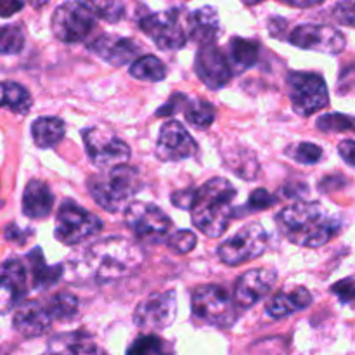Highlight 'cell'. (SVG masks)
<instances>
[{"label": "cell", "mask_w": 355, "mask_h": 355, "mask_svg": "<svg viewBox=\"0 0 355 355\" xmlns=\"http://www.w3.org/2000/svg\"><path fill=\"white\" fill-rule=\"evenodd\" d=\"M354 300H355V298H354Z\"/></svg>", "instance_id": "obj_50"}, {"label": "cell", "mask_w": 355, "mask_h": 355, "mask_svg": "<svg viewBox=\"0 0 355 355\" xmlns=\"http://www.w3.org/2000/svg\"><path fill=\"white\" fill-rule=\"evenodd\" d=\"M130 75L144 82H162L166 76V66L156 55H142L132 62Z\"/></svg>", "instance_id": "obj_29"}, {"label": "cell", "mask_w": 355, "mask_h": 355, "mask_svg": "<svg viewBox=\"0 0 355 355\" xmlns=\"http://www.w3.org/2000/svg\"><path fill=\"white\" fill-rule=\"evenodd\" d=\"M184 116L193 127L207 128L215 120V107L210 103L201 99L184 101Z\"/></svg>", "instance_id": "obj_30"}, {"label": "cell", "mask_w": 355, "mask_h": 355, "mask_svg": "<svg viewBox=\"0 0 355 355\" xmlns=\"http://www.w3.org/2000/svg\"><path fill=\"white\" fill-rule=\"evenodd\" d=\"M24 7V0H0V17H10Z\"/></svg>", "instance_id": "obj_42"}, {"label": "cell", "mask_w": 355, "mask_h": 355, "mask_svg": "<svg viewBox=\"0 0 355 355\" xmlns=\"http://www.w3.org/2000/svg\"><path fill=\"white\" fill-rule=\"evenodd\" d=\"M28 293L26 267L19 259L0 263V315L7 314L23 302Z\"/></svg>", "instance_id": "obj_18"}, {"label": "cell", "mask_w": 355, "mask_h": 355, "mask_svg": "<svg viewBox=\"0 0 355 355\" xmlns=\"http://www.w3.org/2000/svg\"><path fill=\"white\" fill-rule=\"evenodd\" d=\"M331 16L336 23L345 26H355V0H343L338 2L331 10Z\"/></svg>", "instance_id": "obj_38"}, {"label": "cell", "mask_w": 355, "mask_h": 355, "mask_svg": "<svg viewBox=\"0 0 355 355\" xmlns=\"http://www.w3.org/2000/svg\"><path fill=\"white\" fill-rule=\"evenodd\" d=\"M139 172L128 165L114 166L92 175L87 182L92 200L103 210L116 214L130 207L132 198L141 189Z\"/></svg>", "instance_id": "obj_4"}, {"label": "cell", "mask_w": 355, "mask_h": 355, "mask_svg": "<svg viewBox=\"0 0 355 355\" xmlns=\"http://www.w3.org/2000/svg\"><path fill=\"white\" fill-rule=\"evenodd\" d=\"M47 309L52 319L68 321V319L75 318V314L78 312V300L69 293H58L49 300Z\"/></svg>", "instance_id": "obj_31"}, {"label": "cell", "mask_w": 355, "mask_h": 355, "mask_svg": "<svg viewBox=\"0 0 355 355\" xmlns=\"http://www.w3.org/2000/svg\"><path fill=\"white\" fill-rule=\"evenodd\" d=\"M26 260L30 263L31 279H33V286L37 290H47L61 279L62 266H49L40 248L31 250L26 255Z\"/></svg>", "instance_id": "obj_25"}, {"label": "cell", "mask_w": 355, "mask_h": 355, "mask_svg": "<svg viewBox=\"0 0 355 355\" xmlns=\"http://www.w3.org/2000/svg\"><path fill=\"white\" fill-rule=\"evenodd\" d=\"M103 222L99 217L87 211L71 200L62 201L55 215L54 236L59 243L66 246L82 245L92 236L99 234Z\"/></svg>", "instance_id": "obj_5"}, {"label": "cell", "mask_w": 355, "mask_h": 355, "mask_svg": "<svg viewBox=\"0 0 355 355\" xmlns=\"http://www.w3.org/2000/svg\"><path fill=\"white\" fill-rule=\"evenodd\" d=\"M340 94H355V66H350L340 75L338 80Z\"/></svg>", "instance_id": "obj_40"}, {"label": "cell", "mask_w": 355, "mask_h": 355, "mask_svg": "<svg viewBox=\"0 0 355 355\" xmlns=\"http://www.w3.org/2000/svg\"><path fill=\"white\" fill-rule=\"evenodd\" d=\"M54 207V194L44 180L33 179L26 184L23 193V214L30 218H45Z\"/></svg>", "instance_id": "obj_21"}, {"label": "cell", "mask_w": 355, "mask_h": 355, "mask_svg": "<svg viewBox=\"0 0 355 355\" xmlns=\"http://www.w3.org/2000/svg\"><path fill=\"white\" fill-rule=\"evenodd\" d=\"M290 42L295 47L328 55L340 54L347 45L342 31L324 24H300L291 31Z\"/></svg>", "instance_id": "obj_14"}, {"label": "cell", "mask_w": 355, "mask_h": 355, "mask_svg": "<svg viewBox=\"0 0 355 355\" xmlns=\"http://www.w3.org/2000/svg\"><path fill=\"white\" fill-rule=\"evenodd\" d=\"M177 297L175 291L149 295L137 305L134 312V322L141 329H165L175 321Z\"/></svg>", "instance_id": "obj_13"}, {"label": "cell", "mask_w": 355, "mask_h": 355, "mask_svg": "<svg viewBox=\"0 0 355 355\" xmlns=\"http://www.w3.org/2000/svg\"><path fill=\"white\" fill-rule=\"evenodd\" d=\"M260 55V45L255 40L234 37L229 42V62H231L232 73H243L245 69L257 64Z\"/></svg>", "instance_id": "obj_26"}, {"label": "cell", "mask_w": 355, "mask_h": 355, "mask_svg": "<svg viewBox=\"0 0 355 355\" xmlns=\"http://www.w3.org/2000/svg\"><path fill=\"white\" fill-rule=\"evenodd\" d=\"M144 255L141 248L125 238H107L90 245L71 260L75 281L104 284L134 274Z\"/></svg>", "instance_id": "obj_1"}, {"label": "cell", "mask_w": 355, "mask_h": 355, "mask_svg": "<svg viewBox=\"0 0 355 355\" xmlns=\"http://www.w3.org/2000/svg\"><path fill=\"white\" fill-rule=\"evenodd\" d=\"M198 144L182 123L170 120L163 123L156 142V156L162 162H180L196 155Z\"/></svg>", "instance_id": "obj_15"}, {"label": "cell", "mask_w": 355, "mask_h": 355, "mask_svg": "<svg viewBox=\"0 0 355 355\" xmlns=\"http://www.w3.org/2000/svg\"><path fill=\"white\" fill-rule=\"evenodd\" d=\"M236 198V189L229 180L215 179L198 189L194 203L191 207V218L198 231L210 238H218L229 227L234 210L232 201Z\"/></svg>", "instance_id": "obj_3"}, {"label": "cell", "mask_w": 355, "mask_h": 355, "mask_svg": "<svg viewBox=\"0 0 355 355\" xmlns=\"http://www.w3.org/2000/svg\"><path fill=\"white\" fill-rule=\"evenodd\" d=\"M276 279L277 272L270 267H259L243 274L236 283L234 297H232L236 307L250 309L259 304L263 297L269 295L276 284Z\"/></svg>", "instance_id": "obj_16"}, {"label": "cell", "mask_w": 355, "mask_h": 355, "mask_svg": "<svg viewBox=\"0 0 355 355\" xmlns=\"http://www.w3.org/2000/svg\"><path fill=\"white\" fill-rule=\"evenodd\" d=\"M83 141L90 162L104 170L125 165L130 159V148L110 132L87 128L83 130Z\"/></svg>", "instance_id": "obj_12"}, {"label": "cell", "mask_w": 355, "mask_h": 355, "mask_svg": "<svg viewBox=\"0 0 355 355\" xmlns=\"http://www.w3.org/2000/svg\"><path fill=\"white\" fill-rule=\"evenodd\" d=\"M166 243H168V246L175 253H179V255H186V253L193 252L198 239H196V234H193L191 231H186V229H184V231L173 232Z\"/></svg>", "instance_id": "obj_37"}, {"label": "cell", "mask_w": 355, "mask_h": 355, "mask_svg": "<svg viewBox=\"0 0 355 355\" xmlns=\"http://www.w3.org/2000/svg\"><path fill=\"white\" fill-rule=\"evenodd\" d=\"M340 156L345 159L349 165L355 166V141H342L338 146Z\"/></svg>", "instance_id": "obj_44"}, {"label": "cell", "mask_w": 355, "mask_h": 355, "mask_svg": "<svg viewBox=\"0 0 355 355\" xmlns=\"http://www.w3.org/2000/svg\"><path fill=\"white\" fill-rule=\"evenodd\" d=\"M49 355H106L104 350L83 333L55 336L49 343Z\"/></svg>", "instance_id": "obj_23"}, {"label": "cell", "mask_w": 355, "mask_h": 355, "mask_svg": "<svg viewBox=\"0 0 355 355\" xmlns=\"http://www.w3.org/2000/svg\"><path fill=\"white\" fill-rule=\"evenodd\" d=\"M281 2L288 3V6H293V7H312V6H318V3L324 2V0H281Z\"/></svg>", "instance_id": "obj_46"}, {"label": "cell", "mask_w": 355, "mask_h": 355, "mask_svg": "<svg viewBox=\"0 0 355 355\" xmlns=\"http://www.w3.org/2000/svg\"><path fill=\"white\" fill-rule=\"evenodd\" d=\"M354 116L342 113H328L318 120V128L322 132H347L352 130Z\"/></svg>", "instance_id": "obj_36"}, {"label": "cell", "mask_w": 355, "mask_h": 355, "mask_svg": "<svg viewBox=\"0 0 355 355\" xmlns=\"http://www.w3.org/2000/svg\"><path fill=\"white\" fill-rule=\"evenodd\" d=\"M241 2L245 3V6H257V3L263 2V0H241Z\"/></svg>", "instance_id": "obj_48"}, {"label": "cell", "mask_w": 355, "mask_h": 355, "mask_svg": "<svg viewBox=\"0 0 355 355\" xmlns=\"http://www.w3.org/2000/svg\"><path fill=\"white\" fill-rule=\"evenodd\" d=\"M281 234L293 245L319 248L340 231V220L319 203L300 201L279 211L276 218Z\"/></svg>", "instance_id": "obj_2"}, {"label": "cell", "mask_w": 355, "mask_h": 355, "mask_svg": "<svg viewBox=\"0 0 355 355\" xmlns=\"http://www.w3.org/2000/svg\"><path fill=\"white\" fill-rule=\"evenodd\" d=\"M96 26V14L82 2H64L52 14V33L66 44L85 40Z\"/></svg>", "instance_id": "obj_10"}, {"label": "cell", "mask_w": 355, "mask_h": 355, "mask_svg": "<svg viewBox=\"0 0 355 355\" xmlns=\"http://www.w3.org/2000/svg\"><path fill=\"white\" fill-rule=\"evenodd\" d=\"M269 245V236L259 222L245 225L238 234L229 238L218 246L217 253L225 266H241L248 260L263 255Z\"/></svg>", "instance_id": "obj_11"}, {"label": "cell", "mask_w": 355, "mask_h": 355, "mask_svg": "<svg viewBox=\"0 0 355 355\" xmlns=\"http://www.w3.org/2000/svg\"><path fill=\"white\" fill-rule=\"evenodd\" d=\"M127 355H170L168 343H165L156 335L139 336V338L128 347Z\"/></svg>", "instance_id": "obj_34"}, {"label": "cell", "mask_w": 355, "mask_h": 355, "mask_svg": "<svg viewBox=\"0 0 355 355\" xmlns=\"http://www.w3.org/2000/svg\"><path fill=\"white\" fill-rule=\"evenodd\" d=\"M312 304V295L305 288H297L291 293H277L267 302L266 311L270 318L283 319L295 314L298 311H304Z\"/></svg>", "instance_id": "obj_24"}, {"label": "cell", "mask_w": 355, "mask_h": 355, "mask_svg": "<svg viewBox=\"0 0 355 355\" xmlns=\"http://www.w3.org/2000/svg\"><path fill=\"white\" fill-rule=\"evenodd\" d=\"M47 2H51V0H28V3L33 7H42V6H45Z\"/></svg>", "instance_id": "obj_47"}, {"label": "cell", "mask_w": 355, "mask_h": 355, "mask_svg": "<svg viewBox=\"0 0 355 355\" xmlns=\"http://www.w3.org/2000/svg\"><path fill=\"white\" fill-rule=\"evenodd\" d=\"M64 121L61 118L54 116H42L37 118L31 125V135L38 148L49 149L58 146L64 137Z\"/></svg>", "instance_id": "obj_27"}, {"label": "cell", "mask_w": 355, "mask_h": 355, "mask_svg": "<svg viewBox=\"0 0 355 355\" xmlns=\"http://www.w3.org/2000/svg\"><path fill=\"white\" fill-rule=\"evenodd\" d=\"M82 3L107 23H116L123 16V0H82Z\"/></svg>", "instance_id": "obj_33"}, {"label": "cell", "mask_w": 355, "mask_h": 355, "mask_svg": "<svg viewBox=\"0 0 355 355\" xmlns=\"http://www.w3.org/2000/svg\"><path fill=\"white\" fill-rule=\"evenodd\" d=\"M194 69L201 82L214 90L227 85L232 76V68L227 55L222 54V51L215 44L200 47L196 61H194Z\"/></svg>", "instance_id": "obj_17"}, {"label": "cell", "mask_w": 355, "mask_h": 355, "mask_svg": "<svg viewBox=\"0 0 355 355\" xmlns=\"http://www.w3.org/2000/svg\"><path fill=\"white\" fill-rule=\"evenodd\" d=\"M198 189H186V191H179V193L172 194V203L175 207L184 208V210H191L194 203V198H196Z\"/></svg>", "instance_id": "obj_41"}, {"label": "cell", "mask_w": 355, "mask_h": 355, "mask_svg": "<svg viewBox=\"0 0 355 355\" xmlns=\"http://www.w3.org/2000/svg\"><path fill=\"white\" fill-rule=\"evenodd\" d=\"M286 155L291 156L295 162L304 163V165H315L322 158V149L312 142H300V144L288 149Z\"/></svg>", "instance_id": "obj_35"}, {"label": "cell", "mask_w": 355, "mask_h": 355, "mask_svg": "<svg viewBox=\"0 0 355 355\" xmlns=\"http://www.w3.org/2000/svg\"><path fill=\"white\" fill-rule=\"evenodd\" d=\"M125 224L134 232L137 241L144 245H159L168 241L172 222L170 217L151 203H132L125 210Z\"/></svg>", "instance_id": "obj_7"}, {"label": "cell", "mask_w": 355, "mask_h": 355, "mask_svg": "<svg viewBox=\"0 0 355 355\" xmlns=\"http://www.w3.org/2000/svg\"><path fill=\"white\" fill-rule=\"evenodd\" d=\"M333 291H335L343 302H350L355 298V284L352 281H342V283L335 284V286H333Z\"/></svg>", "instance_id": "obj_43"}, {"label": "cell", "mask_w": 355, "mask_h": 355, "mask_svg": "<svg viewBox=\"0 0 355 355\" xmlns=\"http://www.w3.org/2000/svg\"><path fill=\"white\" fill-rule=\"evenodd\" d=\"M6 238L9 239V241L24 243V241H26L28 236H26V231H19L16 225H9V227L6 229Z\"/></svg>", "instance_id": "obj_45"}, {"label": "cell", "mask_w": 355, "mask_h": 355, "mask_svg": "<svg viewBox=\"0 0 355 355\" xmlns=\"http://www.w3.org/2000/svg\"><path fill=\"white\" fill-rule=\"evenodd\" d=\"M274 203H276V196H272V194L266 189L253 191L248 201L252 210H267V208L272 207Z\"/></svg>", "instance_id": "obj_39"}, {"label": "cell", "mask_w": 355, "mask_h": 355, "mask_svg": "<svg viewBox=\"0 0 355 355\" xmlns=\"http://www.w3.org/2000/svg\"><path fill=\"white\" fill-rule=\"evenodd\" d=\"M24 47V31L19 24L0 28V54H19Z\"/></svg>", "instance_id": "obj_32"}, {"label": "cell", "mask_w": 355, "mask_h": 355, "mask_svg": "<svg viewBox=\"0 0 355 355\" xmlns=\"http://www.w3.org/2000/svg\"><path fill=\"white\" fill-rule=\"evenodd\" d=\"M236 304L224 288L217 284H208L194 290L191 298V309L196 318L208 324L227 328L236 321Z\"/></svg>", "instance_id": "obj_9"}, {"label": "cell", "mask_w": 355, "mask_h": 355, "mask_svg": "<svg viewBox=\"0 0 355 355\" xmlns=\"http://www.w3.org/2000/svg\"><path fill=\"white\" fill-rule=\"evenodd\" d=\"M187 17L182 9H170L141 19V30L163 51L182 49L189 40Z\"/></svg>", "instance_id": "obj_6"}, {"label": "cell", "mask_w": 355, "mask_h": 355, "mask_svg": "<svg viewBox=\"0 0 355 355\" xmlns=\"http://www.w3.org/2000/svg\"><path fill=\"white\" fill-rule=\"evenodd\" d=\"M90 51L96 52L111 66H123L139 59V45L132 38H123L118 35H101L90 44Z\"/></svg>", "instance_id": "obj_20"}, {"label": "cell", "mask_w": 355, "mask_h": 355, "mask_svg": "<svg viewBox=\"0 0 355 355\" xmlns=\"http://www.w3.org/2000/svg\"><path fill=\"white\" fill-rule=\"evenodd\" d=\"M187 28H189V38L203 45L214 44L220 31V21L214 7H201L194 10L187 17Z\"/></svg>", "instance_id": "obj_22"}, {"label": "cell", "mask_w": 355, "mask_h": 355, "mask_svg": "<svg viewBox=\"0 0 355 355\" xmlns=\"http://www.w3.org/2000/svg\"><path fill=\"white\" fill-rule=\"evenodd\" d=\"M288 92L293 110L300 116H311L328 106L329 94L324 78L318 73L291 71L288 75Z\"/></svg>", "instance_id": "obj_8"}, {"label": "cell", "mask_w": 355, "mask_h": 355, "mask_svg": "<svg viewBox=\"0 0 355 355\" xmlns=\"http://www.w3.org/2000/svg\"><path fill=\"white\" fill-rule=\"evenodd\" d=\"M352 130L355 132V116H354V121H352Z\"/></svg>", "instance_id": "obj_49"}, {"label": "cell", "mask_w": 355, "mask_h": 355, "mask_svg": "<svg viewBox=\"0 0 355 355\" xmlns=\"http://www.w3.org/2000/svg\"><path fill=\"white\" fill-rule=\"evenodd\" d=\"M52 324V315L47 305L37 300L24 302L19 305L12 319V326L24 338H37L44 335Z\"/></svg>", "instance_id": "obj_19"}, {"label": "cell", "mask_w": 355, "mask_h": 355, "mask_svg": "<svg viewBox=\"0 0 355 355\" xmlns=\"http://www.w3.org/2000/svg\"><path fill=\"white\" fill-rule=\"evenodd\" d=\"M31 104H33V99L23 85L16 82H0V107L26 114Z\"/></svg>", "instance_id": "obj_28"}]
</instances>
